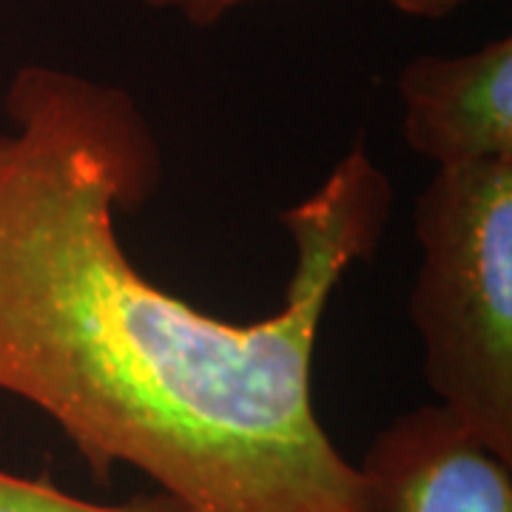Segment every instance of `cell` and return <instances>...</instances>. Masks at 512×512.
<instances>
[{
	"instance_id": "obj_5",
	"label": "cell",
	"mask_w": 512,
	"mask_h": 512,
	"mask_svg": "<svg viewBox=\"0 0 512 512\" xmlns=\"http://www.w3.org/2000/svg\"><path fill=\"white\" fill-rule=\"evenodd\" d=\"M0 512H188L165 493L134 495L123 504H97L60 490L46 476H15L0 467Z\"/></svg>"
},
{
	"instance_id": "obj_6",
	"label": "cell",
	"mask_w": 512,
	"mask_h": 512,
	"mask_svg": "<svg viewBox=\"0 0 512 512\" xmlns=\"http://www.w3.org/2000/svg\"><path fill=\"white\" fill-rule=\"evenodd\" d=\"M140 3H146L154 12L177 15L197 29H208V26H217L220 20L234 15L239 9L265 3V0H140Z\"/></svg>"
},
{
	"instance_id": "obj_3",
	"label": "cell",
	"mask_w": 512,
	"mask_h": 512,
	"mask_svg": "<svg viewBox=\"0 0 512 512\" xmlns=\"http://www.w3.org/2000/svg\"><path fill=\"white\" fill-rule=\"evenodd\" d=\"M356 467L373 512H512L510 461L436 402L396 416Z\"/></svg>"
},
{
	"instance_id": "obj_2",
	"label": "cell",
	"mask_w": 512,
	"mask_h": 512,
	"mask_svg": "<svg viewBox=\"0 0 512 512\" xmlns=\"http://www.w3.org/2000/svg\"><path fill=\"white\" fill-rule=\"evenodd\" d=\"M421 265L410 319L424 382L512 464V160L441 168L413 217Z\"/></svg>"
},
{
	"instance_id": "obj_4",
	"label": "cell",
	"mask_w": 512,
	"mask_h": 512,
	"mask_svg": "<svg viewBox=\"0 0 512 512\" xmlns=\"http://www.w3.org/2000/svg\"><path fill=\"white\" fill-rule=\"evenodd\" d=\"M396 89L404 143L436 171L512 160V37L413 57Z\"/></svg>"
},
{
	"instance_id": "obj_1",
	"label": "cell",
	"mask_w": 512,
	"mask_h": 512,
	"mask_svg": "<svg viewBox=\"0 0 512 512\" xmlns=\"http://www.w3.org/2000/svg\"><path fill=\"white\" fill-rule=\"evenodd\" d=\"M3 114L0 393L55 421L97 478L131 467L188 512H373L313 407L330 299L390 225L370 151L350 148L279 214L285 299L237 325L128 256L117 225L160 191L163 151L123 86L29 63Z\"/></svg>"
},
{
	"instance_id": "obj_7",
	"label": "cell",
	"mask_w": 512,
	"mask_h": 512,
	"mask_svg": "<svg viewBox=\"0 0 512 512\" xmlns=\"http://www.w3.org/2000/svg\"><path fill=\"white\" fill-rule=\"evenodd\" d=\"M396 12H402L407 18H424V20H436L447 18L450 12L461 9L464 3L470 0H390Z\"/></svg>"
}]
</instances>
